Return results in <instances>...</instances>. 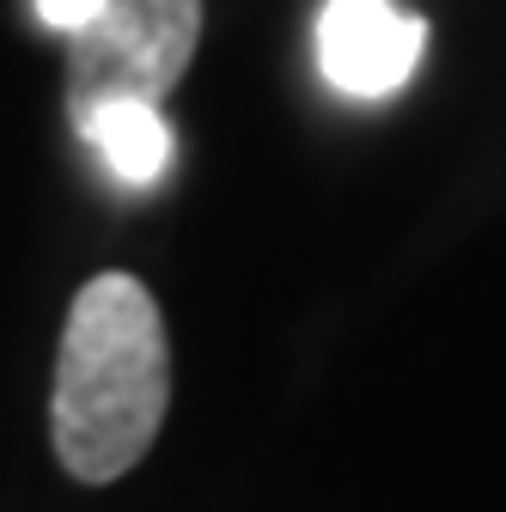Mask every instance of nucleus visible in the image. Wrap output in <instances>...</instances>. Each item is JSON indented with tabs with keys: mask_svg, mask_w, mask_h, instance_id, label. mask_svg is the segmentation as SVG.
<instances>
[{
	"mask_svg": "<svg viewBox=\"0 0 506 512\" xmlns=\"http://www.w3.org/2000/svg\"><path fill=\"white\" fill-rule=\"evenodd\" d=\"M427 49V25L397 0H324L318 68L342 98H391L409 86Z\"/></svg>",
	"mask_w": 506,
	"mask_h": 512,
	"instance_id": "7ed1b4c3",
	"label": "nucleus"
},
{
	"mask_svg": "<svg viewBox=\"0 0 506 512\" xmlns=\"http://www.w3.org/2000/svg\"><path fill=\"white\" fill-rule=\"evenodd\" d=\"M98 7L104 0H37V19L49 31H61V37H74V31H86L98 19Z\"/></svg>",
	"mask_w": 506,
	"mask_h": 512,
	"instance_id": "39448f33",
	"label": "nucleus"
},
{
	"mask_svg": "<svg viewBox=\"0 0 506 512\" xmlns=\"http://www.w3.org/2000/svg\"><path fill=\"white\" fill-rule=\"evenodd\" d=\"M80 135L104 153V165L122 177V183H153L165 177L171 165V122H165V104H104Z\"/></svg>",
	"mask_w": 506,
	"mask_h": 512,
	"instance_id": "20e7f679",
	"label": "nucleus"
},
{
	"mask_svg": "<svg viewBox=\"0 0 506 512\" xmlns=\"http://www.w3.org/2000/svg\"><path fill=\"white\" fill-rule=\"evenodd\" d=\"M171 403V342L153 293L135 275H92L74 293L55 348L49 439L80 482H116L159 439Z\"/></svg>",
	"mask_w": 506,
	"mask_h": 512,
	"instance_id": "f257e3e1",
	"label": "nucleus"
},
{
	"mask_svg": "<svg viewBox=\"0 0 506 512\" xmlns=\"http://www.w3.org/2000/svg\"><path fill=\"white\" fill-rule=\"evenodd\" d=\"M202 43V0H104L68 37V116L86 128L104 104H165Z\"/></svg>",
	"mask_w": 506,
	"mask_h": 512,
	"instance_id": "f03ea898",
	"label": "nucleus"
}]
</instances>
